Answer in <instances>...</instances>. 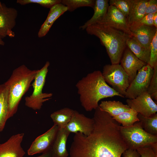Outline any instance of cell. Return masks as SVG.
Instances as JSON below:
<instances>
[{"instance_id":"cell-1","label":"cell","mask_w":157,"mask_h":157,"mask_svg":"<svg viewBox=\"0 0 157 157\" xmlns=\"http://www.w3.org/2000/svg\"><path fill=\"white\" fill-rule=\"evenodd\" d=\"M93 131L88 136L75 133L70 157H121L128 148L120 130V124L99 107L95 110Z\"/></svg>"},{"instance_id":"cell-2","label":"cell","mask_w":157,"mask_h":157,"mask_svg":"<svg viewBox=\"0 0 157 157\" xmlns=\"http://www.w3.org/2000/svg\"><path fill=\"white\" fill-rule=\"evenodd\" d=\"M82 106L87 111L95 110L101 99L117 96L124 98L105 81L102 72L95 70L88 74L76 85Z\"/></svg>"},{"instance_id":"cell-3","label":"cell","mask_w":157,"mask_h":157,"mask_svg":"<svg viewBox=\"0 0 157 157\" xmlns=\"http://www.w3.org/2000/svg\"><path fill=\"white\" fill-rule=\"evenodd\" d=\"M88 34L94 35L104 46L111 64H119L126 47L128 39L131 36L114 28L100 24H95L85 29Z\"/></svg>"},{"instance_id":"cell-4","label":"cell","mask_w":157,"mask_h":157,"mask_svg":"<svg viewBox=\"0 0 157 157\" xmlns=\"http://www.w3.org/2000/svg\"><path fill=\"white\" fill-rule=\"evenodd\" d=\"M38 70H31L22 65L13 70L4 83L8 90V119L17 112L22 97L29 88Z\"/></svg>"},{"instance_id":"cell-5","label":"cell","mask_w":157,"mask_h":157,"mask_svg":"<svg viewBox=\"0 0 157 157\" xmlns=\"http://www.w3.org/2000/svg\"><path fill=\"white\" fill-rule=\"evenodd\" d=\"M50 64L49 62L47 61L41 69H38L32 85L33 93L25 98V105L33 110L40 109L43 103L50 99L53 95L51 93L42 92Z\"/></svg>"},{"instance_id":"cell-6","label":"cell","mask_w":157,"mask_h":157,"mask_svg":"<svg viewBox=\"0 0 157 157\" xmlns=\"http://www.w3.org/2000/svg\"><path fill=\"white\" fill-rule=\"evenodd\" d=\"M120 130L128 149L136 150L139 148L157 142V136L146 132L140 121L131 126H120Z\"/></svg>"},{"instance_id":"cell-7","label":"cell","mask_w":157,"mask_h":157,"mask_svg":"<svg viewBox=\"0 0 157 157\" xmlns=\"http://www.w3.org/2000/svg\"><path fill=\"white\" fill-rule=\"evenodd\" d=\"M104 78L107 83L124 98L130 82L128 75L119 64H106L102 72Z\"/></svg>"},{"instance_id":"cell-8","label":"cell","mask_w":157,"mask_h":157,"mask_svg":"<svg viewBox=\"0 0 157 157\" xmlns=\"http://www.w3.org/2000/svg\"><path fill=\"white\" fill-rule=\"evenodd\" d=\"M154 73L153 67L147 64L139 70L126 91L124 97L134 99L147 92Z\"/></svg>"},{"instance_id":"cell-9","label":"cell","mask_w":157,"mask_h":157,"mask_svg":"<svg viewBox=\"0 0 157 157\" xmlns=\"http://www.w3.org/2000/svg\"><path fill=\"white\" fill-rule=\"evenodd\" d=\"M17 15L16 9L8 7L0 1V38L15 37V34L13 30L15 26Z\"/></svg>"},{"instance_id":"cell-10","label":"cell","mask_w":157,"mask_h":157,"mask_svg":"<svg viewBox=\"0 0 157 157\" xmlns=\"http://www.w3.org/2000/svg\"><path fill=\"white\" fill-rule=\"evenodd\" d=\"M127 104L131 109L145 117L156 113L157 105L147 92H144L133 99H127Z\"/></svg>"},{"instance_id":"cell-11","label":"cell","mask_w":157,"mask_h":157,"mask_svg":"<svg viewBox=\"0 0 157 157\" xmlns=\"http://www.w3.org/2000/svg\"><path fill=\"white\" fill-rule=\"evenodd\" d=\"M58 128L54 124L49 130L37 137L33 142L27 151L30 156L43 153L51 149Z\"/></svg>"},{"instance_id":"cell-12","label":"cell","mask_w":157,"mask_h":157,"mask_svg":"<svg viewBox=\"0 0 157 157\" xmlns=\"http://www.w3.org/2000/svg\"><path fill=\"white\" fill-rule=\"evenodd\" d=\"M94 124L93 118L88 117L74 110L71 119L65 128L70 133L79 132L88 136L93 131Z\"/></svg>"},{"instance_id":"cell-13","label":"cell","mask_w":157,"mask_h":157,"mask_svg":"<svg viewBox=\"0 0 157 157\" xmlns=\"http://www.w3.org/2000/svg\"><path fill=\"white\" fill-rule=\"evenodd\" d=\"M122 31L131 36L127 18L115 7L109 5L106 15L100 23Z\"/></svg>"},{"instance_id":"cell-14","label":"cell","mask_w":157,"mask_h":157,"mask_svg":"<svg viewBox=\"0 0 157 157\" xmlns=\"http://www.w3.org/2000/svg\"><path fill=\"white\" fill-rule=\"evenodd\" d=\"M24 134L12 135L5 142L0 144V157H23L26 154L21 146Z\"/></svg>"},{"instance_id":"cell-15","label":"cell","mask_w":157,"mask_h":157,"mask_svg":"<svg viewBox=\"0 0 157 157\" xmlns=\"http://www.w3.org/2000/svg\"><path fill=\"white\" fill-rule=\"evenodd\" d=\"M120 63L129 76L130 83L138 71L147 64L138 58L127 46L123 52Z\"/></svg>"},{"instance_id":"cell-16","label":"cell","mask_w":157,"mask_h":157,"mask_svg":"<svg viewBox=\"0 0 157 157\" xmlns=\"http://www.w3.org/2000/svg\"><path fill=\"white\" fill-rule=\"evenodd\" d=\"M131 36L142 46L150 49L151 43L157 32V28L150 26L133 24L130 26Z\"/></svg>"},{"instance_id":"cell-17","label":"cell","mask_w":157,"mask_h":157,"mask_svg":"<svg viewBox=\"0 0 157 157\" xmlns=\"http://www.w3.org/2000/svg\"><path fill=\"white\" fill-rule=\"evenodd\" d=\"M50 9L47 18L38 32L39 38L44 36L56 20L68 10L67 7L61 3L55 5Z\"/></svg>"},{"instance_id":"cell-18","label":"cell","mask_w":157,"mask_h":157,"mask_svg":"<svg viewBox=\"0 0 157 157\" xmlns=\"http://www.w3.org/2000/svg\"><path fill=\"white\" fill-rule=\"evenodd\" d=\"M109 0H96L93 9L94 13L92 17L79 27V29L85 30L88 27L101 23L105 17L109 6Z\"/></svg>"},{"instance_id":"cell-19","label":"cell","mask_w":157,"mask_h":157,"mask_svg":"<svg viewBox=\"0 0 157 157\" xmlns=\"http://www.w3.org/2000/svg\"><path fill=\"white\" fill-rule=\"evenodd\" d=\"M70 133L66 128L58 129L51 147L53 157H67L69 155L66 144Z\"/></svg>"},{"instance_id":"cell-20","label":"cell","mask_w":157,"mask_h":157,"mask_svg":"<svg viewBox=\"0 0 157 157\" xmlns=\"http://www.w3.org/2000/svg\"><path fill=\"white\" fill-rule=\"evenodd\" d=\"M148 0H131L129 13L127 18L130 25L139 21L145 15Z\"/></svg>"},{"instance_id":"cell-21","label":"cell","mask_w":157,"mask_h":157,"mask_svg":"<svg viewBox=\"0 0 157 157\" xmlns=\"http://www.w3.org/2000/svg\"><path fill=\"white\" fill-rule=\"evenodd\" d=\"M8 90L4 83L0 84V132L4 129L8 119Z\"/></svg>"},{"instance_id":"cell-22","label":"cell","mask_w":157,"mask_h":157,"mask_svg":"<svg viewBox=\"0 0 157 157\" xmlns=\"http://www.w3.org/2000/svg\"><path fill=\"white\" fill-rule=\"evenodd\" d=\"M99 107L101 110L106 112L113 117L131 109L127 104L115 101H101L99 104Z\"/></svg>"},{"instance_id":"cell-23","label":"cell","mask_w":157,"mask_h":157,"mask_svg":"<svg viewBox=\"0 0 157 157\" xmlns=\"http://www.w3.org/2000/svg\"><path fill=\"white\" fill-rule=\"evenodd\" d=\"M126 46L138 58L148 64L150 57V49L142 46L132 36L127 40Z\"/></svg>"},{"instance_id":"cell-24","label":"cell","mask_w":157,"mask_h":157,"mask_svg":"<svg viewBox=\"0 0 157 157\" xmlns=\"http://www.w3.org/2000/svg\"><path fill=\"white\" fill-rule=\"evenodd\" d=\"M74 110L69 108H64L56 111L50 115L54 124L58 129L65 128L70 122Z\"/></svg>"},{"instance_id":"cell-25","label":"cell","mask_w":157,"mask_h":157,"mask_svg":"<svg viewBox=\"0 0 157 157\" xmlns=\"http://www.w3.org/2000/svg\"><path fill=\"white\" fill-rule=\"evenodd\" d=\"M138 117L144 130L152 135L157 136V113L145 117L138 113Z\"/></svg>"},{"instance_id":"cell-26","label":"cell","mask_w":157,"mask_h":157,"mask_svg":"<svg viewBox=\"0 0 157 157\" xmlns=\"http://www.w3.org/2000/svg\"><path fill=\"white\" fill-rule=\"evenodd\" d=\"M138 114L131 109L113 118L118 123L121 124L122 126L128 127L132 126L135 122L139 121L138 117Z\"/></svg>"},{"instance_id":"cell-27","label":"cell","mask_w":157,"mask_h":157,"mask_svg":"<svg viewBox=\"0 0 157 157\" xmlns=\"http://www.w3.org/2000/svg\"><path fill=\"white\" fill-rule=\"evenodd\" d=\"M95 2L94 0H61V3L67 7L68 11L72 12L81 7L93 8Z\"/></svg>"},{"instance_id":"cell-28","label":"cell","mask_w":157,"mask_h":157,"mask_svg":"<svg viewBox=\"0 0 157 157\" xmlns=\"http://www.w3.org/2000/svg\"><path fill=\"white\" fill-rule=\"evenodd\" d=\"M110 5L115 7L127 18L129 16L131 5V0H110Z\"/></svg>"},{"instance_id":"cell-29","label":"cell","mask_w":157,"mask_h":157,"mask_svg":"<svg viewBox=\"0 0 157 157\" xmlns=\"http://www.w3.org/2000/svg\"><path fill=\"white\" fill-rule=\"evenodd\" d=\"M61 0H17V2L22 5L31 3L39 4L47 8L51 7L57 4L61 3Z\"/></svg>"},{"instance_id":"cell-30","label":"cell","mask_w":157,"mask_h":157,"mask_svg":"<svg viewBox=\"0 0 157 157\" xmlns=\"http://www.w3.org/2000/svg\"><path fill=\"white\" fill-rule=\"evenodd\" d=\"M154 73L147 92L152 99L157 100V64L153 67Z\"/></svg>"},{"instance_id":"cell-31","label":"cell","mask_w":157,"mask_h":157,"mask_svg":"<svg viewBox=\"0 0 157 157\" xmlns=\"http://www.w3.org/2000/svg\"><path fill=\"white\" fill-rule=\"evenodd\" d=\"M150 57L148 63L150 66L157 64V32L155 33L150 45Z\"/></svg>"},{"instance_id":"cell-32","label":"cell","mask_w":157,"mask_h":157,"mask_svg":"<svg viewBox=\"0 0 157 157\" xmlns=\"http://www.w3.org/2000/svg\"><path fill=\"white\" fill-rule=\"evenodd\" d=\"M136 150L140 157H157V154L154 152L151 145L139 148Z\"/></svg>"},{"instance_id":"cell-33","label":"cell","mask_w":157,"mask_h":157,"mask_svg":"<svg viewBox=\"0 0 157 157\" xmlns=\"http://www.w3.org/2000/svg\"><path fill=\"white\" fill-rule=\"evenodd\" d=\"M154 14H147L145 15L139 21L134 23L137 24L147 26H154L153 21Z\"/></svg>"},{"instance_id":"cell-34","label":"cell","mask_w":157,"mask_h":157,"mask_svg":"<svg viewBox=\"0 0 157 157\" xmlns=\"http://www.w3.org/2000/svg\"><path fill=\"white\" fill-rule=\"evenodd\" d=\"M157 12V0H148L145 15L147 14H154Z\"/></svg>"},{"instance_id":"cell-35","label":"cell","mask_w":157,"mask_h":157,"mask_svg":"<svg viewBox=\"0 0 157 157\" xmlns=\"http://www.w3.org/2000/svg\"><path fill=\"white\" fill-rule=\"evenodd\" d=\"M122 155L123 157H140L136 150L129 149L126 150Z\"/></svg>"},{"instance_id":"cell-36","label":"cell","mask_w":157,"mask_h":157,"mask_svg":"<svg viewBox=\"0 0 157 157\" xmlns=\"http://www.w3.org/2000/svg\"><path fill=\"white\" fill-rule=\"evenodd\" d=\"M37 157H53L51 149Z\"/></svg>"},{"instance_id":"cell-37","label":"cell","mask_w":157,"mask_h":157,"mask_svg":"<svg viewBox=\"0 0 157 157\" xmlns=\"http://www.w3.org/2000/svg\"><path fill=\"white\" fill-rule=\"evenodd\" d=\"M154 26L157 28V12L154 14L153 17Z\"/></svg>"},{"instance_id":"cell-38","label":"cell","mask_w":157,"mask_h":157,"mask_svg":"<svg viewBox=\"0 0 157 157\" xmlns=\"http://www.w3.org/2000/svg\"><path fill=\"white\" fill-rule=\"evenodd\" d=\"M151 145L154 152L157 154V142L153 143Z\"/></svg>"},{"instance_id":"cell-39","label":"cell","mask_w":157,"mask_h":157,"mask_svg":"<svg viewBox=\"0 0 157 157\" xmlns=\"http://www.w3.org/2000/svg\"><path fill=\"white\" fill-rule=\"evenodd\" d=\"M5 44V42L2 39L0 38V45L3 46Z\"/></svg>"}]
</instances>
